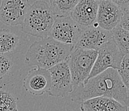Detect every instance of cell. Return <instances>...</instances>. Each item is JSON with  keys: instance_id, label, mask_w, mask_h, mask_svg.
<instances>
[{"instance_id": "cell-1", "label": "cell", "mask_w": 129, "mask_h": 111, "mask_svg": "<svg viewBox=\"0 0 129 111\" xmlns=\"http://www.w3.org/2000/svg\"><path fill=\"white\" fill-rule=\"evenodd\" d=\"M71 100L80 104L88 99L98 96L109 97L127 107L129 91L116 69L108 68L94 76L70 93Z\"/></svg>"}, {"instance_id": "cell-2", "label": "cell", "mask_w": 129, "mask_h": 111, "mask_svg": "<svg viewBox=\"0 0 129 111\" xmlns=\"http://www.w3.org/2000/svg\"><path fill=\"white\" fill-rule=\"evenodd\" d=\"M73 50L72 45L64 44L51 37L36 41L30 46L25 55L29 66L49 69L68 59Z\"/></svg>"}, {"instance_id": "cell-3", "label": "cell", "mask_w": 129, "mask_h": 111, "mask_svg": "<svg viewBox=\"0 0 129 111\" xmlns=\"http://www.w3.org/2000/svg\"><path fill=\"white\" fill-rule=\"evenodd\" d=\"M56 17L48 3L37 0L30 5L21 24V31L37 38L50 37Z\"/></svg>"}, {"instance_id": "cell-4", "label": "cell", "mask_w": 129, "mask_h": 111, "mask_svg": "<svg viewBox=\"0 0 129 111\" xmlns=\"http://www.w3.org/2000/svg\"><path fill=\"white\" fill-rule=\"evenodd\" d=\"M97 54L98 51L95 50L80 48H76L73 50L67 61L71 72L73 89L86 82Z\"/></svg>"}, {"instance_id": "cell-5", "label": "cell", "mask_w": 129, "mask_h": 111, "mask_svg": "<svg viewBox=\"0 0 129 111\" xmlns=\"http://www.w3.org/2000/svg\"><path fill=\"white\" fill-rule=\"evenodd\" d=\"M97 51V57L87 80L110 68L118 70L124 56L112 38L104 44Z\"/></svg>"}, {"instance_id": "cell-6", "label": "cell", "mask_w": 129, "mask_h": 111, "mask_svg": "<svg viewBox=\"0 0 129 111\" xmlns=\"http://www.w3.org/2000/svg\"><path fill=\"white\" fill-rule=\"evenodd\" d=\"M83 28L70 16H57L51 28L50 37L59 42L72 45L74 49Z\"/></svg>"}, {"instance_id": "cell-7", "label": "cell", "mask_w": 129, "mask_h": 111, "mask_svg": "<svg viewBox=\"0 0 129 111\" xmlns=\"http://www.w3.org/2000/svg\"><path fill=\"white\" fill-rule=\"evenodd\" d=\"M48 70L51 75V87L48 94L51 96L62 98L69 95L73 88L68 61L54 65Z\"/></svg>"}, {"instance_id": "cell-8", "label": "cell", "mask_w": 129, "mask_h": 111, "mask_svg": "<svg viewBox=\"0 0 129 111\" xmlns=\"http://www.w3.org/2000/svg\"><path fill=\"white\" fill-rule=\"evenodd\" d=\"M30 6L29 0H2L0 21L8 26L21 25Z\"/></svg>"}, {"instance_id": "cell-9", "label": "cell", "mask_w": 129, "mask_h": 111, "mask_svg": "<svg viewBox=\"0 0 129 111\" xmlns=\"http://www.w3.org/2000/svg\"><path fill=\"white\" fill-rule=\"evenodd\" d=\"M112 38L111 31L104 30L98 26L84 27L74 49L80 48L98 51Z\"/></svg>"}, {"instance_id": "cell-10", "label": "cell", "mask_w": 129, "mask_h": 111, "mask_svg": "<svg viewBox=\"0 0 129 111\" xmlns=\"http://www.w3.org/2000/svg\"><path fill=\"white\" fill-rule=\"evenodd\" d=\"M51 75L48 69L37 67L31 69L23 80L24 89L34 96H41L49 91Z\"/></svg>"}, {"instance_id": "cell-11", "label": "cell", "mask_w": 129, "mask_h": 111, "mask_svg": "<svg viewBox=\"0 0 129 111\" xmlns=\"http://www.w3.org/2000/svg\"><path fill=\"white\" fill-rule=\"evenodd\" d=\"M123 11L111 0L98 2L96 23L98 26L107 31H112L119 25Z\"/></svg>"}, {"instance_id": "cell-12", "label": "cell", "mask_w": 129, "mask_h": 111, "mask_svg": "<svg viewBox=\"0 0 129 111\" xmlns=\"http://www.w3.org/2000/svg\"><path fill=\"white\" fill-rule=\"evenodd\" d=\"M98 9V2L96 0H79L70 16L83 27L98 26L96 17Z\"/></svg>"}, {"instance_id": "cell-13", "label": "cell", "mask_w": 129, "mask_h": 111, "mask_svg": "<svg viewBox=\"0 0 129 111\" xmlns=\"http://www.w3.org/2000/svg\"><path fill=\"white\" fill-rule=\"evenodd\" d=\"M81 111H126L127 107L117 100L105 96L88 99L80 103Z\"/></svg>"}, {"instance_id": "cell-14", "label": "cell", "mask_w": 129, "mask_h": 111, "mask_svg": "<svg viewBox=\"0 0 129 111\" xmlns=\"http://www.w3.org/2000/svg\"><path fill=\"white\" fill-rule=\"evenodd\" d=\"M19 37L15 33L7 29L0 30V53L12 52L17 47Z\"/></svg>"}, {"instance_id": "cell-15", "label": "cell", "mask_w": 129, "mask_h": 111, "mask_svg": "<svg viewBox=\"0 0 129 111\" xmlns=\"http://www.w3.org/2000/svg\"><path fill=\"white\" fill-rule=\"evenodd\" d=\"M112 39L115 44L121 52L125 55H129V32L123 29L119 25L112 30Z\"/></svg>"}, {"instance_id": "cell-16", "label": "cell", "mask_w": 129, "mask_h": 111, "mask_svg": "<svg viewBox=\"0 0 129 111\" xmlns=\"http://www.w3.org/2000/svg\"><path fill=\"white\" fill-rule=\"evenodd\" d=\"M79 0H49L50 7L57 16H70Z\"/></svg>"}, {"instance_id": "cell-17", "label": "cell", "mask_w": 129, "mask_h": 111, "mask_svg": "<svg viewBox=\"0 0 129 111\" xmlns=\"http://www.w3.org/2000/svg\"><path fill=\"white\" fill-rule=\"evenodd\" d=\"M0 111H18L13 96L2 90H0Z\"/></svg>"}, {"instance_id": "cell-18", "label": "cell", "mask_w": 129, "mask_h": 111, "mask_svg": "<svg viewBox=\"0 0 129 111\" xmlns=\"http://www.w3.org/2000/svg\"><path fill=\"white\" fill-rule=\"evenodd\" d=\"M121 80L129 91V55H125L117 70Z\"/></svg>"}, {"instance_id": "cell-19", "label": "cell", "mask_w": 129, "mask_h": 111, "mask_svg": "<svg viewBox=\"0 0 129 111\" xmlns=\"http://www.w3.org/2000/svg\"><path fill=\"white\" fill-rule=\"evenodd\" d=\"M13 63L5 54L0 53V80L9 73L12 67Z\"/></svg>"}, {"instance_id": "cell-20", "label": "cell", "mask_w": 129, "mask_h": 111, "mask_svg": "<svg viewBox=\"0 0 129 111\" xmlns=\"http://www.w3.org/2000/svg\"><path fill=\"white\" fill-rule=\"evenodd\" d=\"M119 26L122 28L129 32V12L128 11L123 12V16L121 20Z\"/></svg>"}, {"instance_id": "cell-21", "label": "cell", "mask_w": 129, "mask_h": 111, "mask_svg": "<svg viewBox=\"0 0 129 111\" xmlns=\"http://www.w3.org/2000/svg\"><path fill=\"white\" fill-rule=\"evenodd\" d=\"M111 1L117 5L123 11V12L127 10L128 6L129 5V0H111Z\"/></svg>"}, {"instance_id": "cell-22", "label": "cell", "mask_w": 129, "mask_h": 111, "mask_svg": "<svg viewBox=\"0 0 129 111\" xmlns=\"http://www.w3.org/2000/svg\"><path fill=\"white\" fill-rule=\"evenodd\" d=\"M126 111H129V104L128 105V106H127V110Z\"/></svg>"}, {"instance_id": "cell-23", "label": "cell", "mask_w": 129, "mask_h": 111, "mask_svg": "<svg viewBox=\"0 0 129 111\" xmlns=\"http://www.w3.org/2000/svg\"><path fill=\"white\" fill-rule=\"evenodd\" d=\"M126 11H128L129 12V5H128V8H127V10H126Z\"/></svg>"}, {"instance_id": "cell-24", "label": "cell", "mask_w": 129, "mask_h": 111, "mask_svg": "<svg viewBox=\"0 0 129 111\" xmlns=\"http://www.w3.org/2000/svg\"><path fill=\"white\" fill-rule=\"evenodd\" d=\"M96 1H98V2H99V1H100V0H96Z\"/></svg>"}]
</instances>
